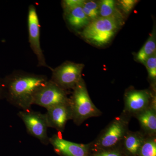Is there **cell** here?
Returning a JSON list of instances; mask_svg holds the SVG:
<instances>
[{
  "label": "cell",
  "instance_id": "2",
  "mask_svg": "<svg viewBox=\"0 0 156 156\" xmlns=\"http://www.w3.org/2000/svg\"><path fill=\"white\" fill-rule=\"evenodd\" d=\"M70 100L72 120L77 126L89 118L99 116L101 114L89 97L86 83L82 78L73 89Z\"/></svg>",
  "mask_w": 156,
  "mask_h": 156
},
{
  "label": "cell",
  "instance_id": "16",
  "mask_svg": "<svg viewBox=\"0 0 156 156\" xmlns=\"http://www.w3.org/2000/svg\"><path fill=\"white\" fill-rule=\"evenodd\" d=\"M99 17H115L121 20L122 14L117 10L113 0H103L99 3Z\"/></svg>",
  "mask_w": 156,
  "mask_h": 156
},
{
  "label": "cell",
  "instance_id": "21",
  "mask_svg": "<svg viewBox=\"0 0 156 156\" xmlns=\"http://www.w3.org/2000/svg\"><path fill=\"white\" fill-rule=\"evenodd\" d=\"M83 7L99 15V3L94 1H85Z\"/></svg>",
  "mask_w": 156,
  "mask_h": 156
},
{
  "label": "cell",
  "instance_id": "11",
  "mask_svg": "<svg viewBox=\"0 0 156 156\" xmlns=\"http://www.w3.org/2000/svg\"><path fill=\"white\" fill-rule=\"evenodd\" d=\"M151 95L146 90H131L125 95V108L129 113L137 114L149 106Z\"/></svg>",
  "mask_w": 156,
  "mask_h": 156
},
{
  "label": "cell",
  "instance_id": "18",
  "mask_svg": "<svg viewBox=\"0 0 156 156\" xmlns=\"http://www.w3.org/2000/svg\"><path fill=\"white\" fill-rule=\"evenodd\" d=\"M149 76L151 80L155 81L156 79V53L147 58L144 62Z\"/></svg>",
  "mask_w": 156,
  "mask_h": 156
},
{
  "label": "cell",
  "instance_id": "17",
  "mask_svg": "<svg viewBox=\"0 0 156 156\" xmlns=\"http://www.w3.org/2000/svg\"><path fill=\"white\" fill-rule=\"evenodd\" d=\"M145 138L140 150V156H156V141L154 137Z\"/></svg>",
  "mask_w": 156,
  "mask_h": 156
},
{
  "label": "cell",
  "instance_id": "12",
  "mask_svg": "<svg viewBox=\"0 0 156 156\" xmlns=\"http://www.w3.org/2000/svg\"><path fill=\"white\" fill-rule=\"evenodd\" d=\"M64 11L66 22L74 30L84 28L91 22L84 13L82 6L75 7Z\"/></svg>",
  "mask_w": 156,
  "mask_h": 156
},
{
  "label": "cell",
  "instance_id": "8",
  "mask_svg": "<svg viewBox=\"0 0 156 156\" xmlns=\"http://www.w3.org/2000/svg\"><path fill=\"white\" fill-rule=\"evenodd\" d=\"M28 40L30 46L36 56L38 67L47 68L52 70L46 62L44 55L41 48L40 41V23L36 7L33 5L29 6L28 16Z\"/></svg>",
  "mask_w": 156,
  "mask_h": 156
},
{
  "label": "cell",
  "instance_id": "6",
  "mask_svg": "<svg viewBox=\"0 0 156 156\" xmlns=\"http://www.w3.org/2000/svg\"><path fill=\"white\" fill-rule=\"evenodd\" d=\"M128 119L123 115L115 118L99 135L94 146L101 149L111 148L122 142L128 131Z\"/></svg>",
  "mask_w": 156,
  "mask_h": 156
},
{
  "label": "cell",
  "instance_id": "1",
  "mask_svg": "<svg viewBox=\"0 0 156 156\" xmlns=\"http://www.w3.org/2000/svg\"><path fill=\"white\" fill-rule=\"evenodd\" d=\"M5 99L21 110L31 109L34 98L48 80L44 75L15 70L3 78Z\"/></svg>",
  "mask_w": 156,
  "mask_h": 156
},
{
  "label": "cell",
  "instance_id": "23",
  "mask_svg": "<svg viewBox=\"0 0 156 156\" xmlns=\"http://www.w3.org/2000/svg\"><path fill=\"white\" fill-rule=\"evenodd\" d=\"M5 99V89L3 78L0 77V101Z\"/></svg>",
  "mask_w": 156,
  "mask_h": 156
},
{
  "label": "cell",
  "instance_id": "19",
  "mask_svg": "<svg viewBox=\"0 0 156 156\" xmlns=\"http://www.w3.org/2000/svg\"><path fill=\"white\" fill-rule=\"evenodd\" d=\"M138 1L136 0H121L119 1V5L126 14H129Z\"/></svg>",
  "mask_w": 156,
  "mask_h": 156
},
{
  "label": "cell",
  "instance_id": "4",
  "mask_svg": "<svg viewBox=\"0 0 156 156\" xmlns=\"http://www.w3.org/2000/svg\"><path fill=\"white\" fill-rule=\"evenodd\" d=\"M84 65L70 61H66L52 69L50 79L62 89L67 91L73 89L82 79Z\"/></svg>",
  "mask_w": 156,
  "mask_h": 156
},
{
  "label": "cell",
  "instance_id": "7",
  "mask_svg": "<svg viewBox=\"0 0 156 156\" xmlns=\"http://www.w3.org/2000/svg\"><path fill=\"white\" fill-rule=\"evenodd\" d=\"M70 101L67 91L49 80L37 92L34 98L33 105L48 109L58 105L69 103Z\"/></svg>",
  "mask_w": 156,
  "mask_h": 156
},
{
  "label": "cell",
  "instance_id": "20",
  "mask_svg": "<svg viewBox=\"0 0 156 156\" xmlns=\"http://www.w3.org/2000/svg\"><path fill=\"white\" fill-rule=\"evenodd\" d=\"M84 0H65L62 1V6L64 11L69 10L79 6H83Z\"/></svg>",
  "mask_w": 156,
  "mask_h": 156
},
{
  "label": "cell",
  "instance_id": "3",
  "mask_svg": "<svg viewBox=\"0 0 156 156\" xmlns=\"http://www.w3.org/2000/svg\"><path fill=\"white\" fill-rule=\"evenodd\" d=\"M119 19L99 17L83 28L81 36L85 40L98 46L109 42L120 26Z\"/></svg>",
  "mask_w": 156,
  "mask_h": 156
},
{
  "label": "cell",
  "instance_id": "15",
  "mask_svg": "<svg viewBox=\"0 0 156 156\" xmlns=\"http://www.w3.org/2000/svg\"><path fill=\"white\" fill-rule=\"evenodd\" d=\"M156 28L155 27H154L153 30L147 41L136 54V60L144 64L148 58L156 53Z\"/></svg>",
  "mask_w": 156,
  "mask_h": 156
},
{
  "label": "cell",
  "instance_id": "5",
  "mask_svg": "<svg viewBox=\"0 0 156 156\" xmlns=\"http://www.w3.org/2000/svg\"><path fill=\"white\" fill-rule=\"evenodd\" d=\"M22 120L28 134L37 138L44 145L50 144L48 136V127L45 114L30 109L21 110L17 113Z\"/></svg>",
  "mask_w": 156,
  "mask_h": 156
},
{
  "label": "cell",
  "instance_id": "9",
  "mask_svg": "<svg viewBox=\"0 0 156 156\" xmlns=\"http://www.w3.org/2000/svg\"><path fill=\"white\" fill-rule=\"evenodd\" d=\"M50 144L56 153L62 156H89L90 144H81L66 140L58 134L50 137Z\"/></svg>",
  "mask_w": 156,
  "mask_h": 156
},
{
  "label": "cell",
  "instance_id": "13",
  "mask_svg": "<svg viewBox=\"0 0 156 156\" xmlns=\"http://www.w3.org/2000/svg\"><path fill=\"white\" fill-rule=\"evenodd\" d=\"M155 108V104L154 102L151 105L136 114L141 127L151 136L154 135L156 132Z\"/></svg>",
  "mask_w": 156,
  "mask_h": 156
},
{
  "label": "cell",
  "instance_id": "22",
  "mask_svg": "<svg viewBox=\"0 0 156 156\" xmlns=\"http://www.w3.org/2000/svg\"><path fill=\"white\" fill-rule=\"evenodd\" d=\"M94 156H122L119 152L116 151H104L99 152L95 154Z\"/></svg>",
  "mask_w": 156,
  "mask_h": 156
},
{
  "label": "cell",
  "instance_id": "14",
  "mask_svg": "<svg viewBox=\"0 0 156 156\" xmlns=\"http://www.w3.org/2000/svg\"><path fill=\"white\" fill-rule=\"evenodd\" d=\"M145 139L143 134L140 132L128 131L122 141L126 151L131 154L136 155L139 154Z\"/></svg>",
  "mask_w": 156,
  "mask_h": 156
},
{
  "label": "cell",
  "instance_id": "10",
  "mask_svg": "<svg viewBox=\"0 0 156 156\" xmlns=\"http://www.w3.org/2000/svg\"><path fill=\"white\" fill-rule=\"evenodd\" d=\"M45 113L48 127L63 132L69 120H72V112L69 103L58 105L47 109Z\"/></svg>",
  "mask_w": 156,
  "mask_h": 156
}]
</instances>
